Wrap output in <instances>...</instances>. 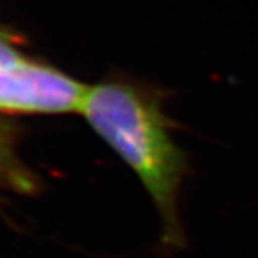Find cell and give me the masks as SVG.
<instances>
[{"mask_svg": "<svg viewBox=\"0 0 258 258\" xmlns=\"http://www.w3.org/2000/svg\"><path fill=\"white\" fill-rule=\"evenodd\" d=\"M168 97L157 86L109 80L89 87L81 114L150 195L160 221V247L171 255L187 244L180 196L193 170L173 136L177 124L165 110Z\"/></svg>", "mask_w": 258, "mask_h": 258, "instance_id": "cell-1", "label": "cell"}, {"mask_svg": "<svg viewBox=\"0 0 258 258\" xmlns=\"http://www.w3.org/2000/svg\"><path fill=\"white\" fill-rule=\"evenodd\" d=\"M87 90V86L50 67L27 61L0 66V110L5 112H81Z\"/></svg>", "mask_w": 258, "mask_h": 258, "instance_id": "cell-2", "label": "cell"}, {"mask_svg": "<svg viewBox=\"0 0 258 258\" xmlns=\"http://www.w3.org/2000/svg\"><path fill=\"white\" fill-rule=\"evenodd\" d=\"M0 179L17 183V185H24L27 180L22 177L21 170L14 160L10 142L7 139V133L2 126H0Z\"/></svg>", "mask_w": 258, "mask_h": 258, "instance_id": "cell-3", "label": "cell"}, {"mask_svg": "<svg viewBox=\"0 0 258 258\" xmlns=\"http://www.w3.org/2000/svg\"><path fill=\"white\" fill-rule=\"evenodd\" d=\"M25 61L21 53H17L8 42L5 38H2L0 34V66H11V64H19Z\"/></svg>", "mask_w": 258, "mask_h": 258, "instance_id": "cell-4", "label": "cell"}]
</instances>
